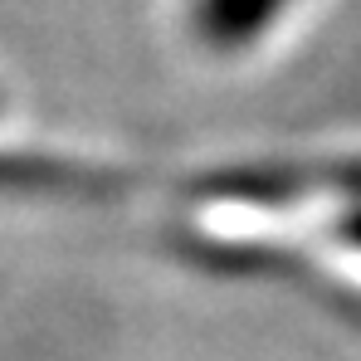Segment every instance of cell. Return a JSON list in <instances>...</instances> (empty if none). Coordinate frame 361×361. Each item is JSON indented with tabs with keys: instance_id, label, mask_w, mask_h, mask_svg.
I'll list each match as a JSON object with an SVG mask.
<instances>
[{
	"instance_id": "cell-1",
	"label": "cell",
	"mask_w": 361,
	"mask_h": 361,
	"mask_svg": "<svg viewBox=\"0 0 361 361\" xmlns=\"http://www.w3.org/2000/svg\"><path fill=\"white\" fill-rule=\"evenodd\" d=\"M288 0H200L195 5V30L215 49H240L249 44Z\"/></svg>"
}]
</instances>
